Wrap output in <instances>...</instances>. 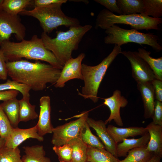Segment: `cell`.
<instances>
[{"mask_svg": "<svg viewBox=\"0 0 162 162\" xmlns=\"http://www.w3.org/2000/svg\"><path fill=\"white\" fill-rule=\"evenodd\" d=\"M8 76L12 80L25 85L34 91H42L48 83L54 85L61 70L38 61L32 62L26 60L6 62Z\"/></svg>", "mask_w": 162, "mask_h": 162, "instance_id": "1", "label": "cell"}, {"mask_svg": "<svg viewBox=\"0 0 162 162\" xmlns=\"http://www.w3.org/2000/svg\"><path fill=\"white\" fill-rule=\"evenodd\" d=\"M0 49L6 58V62L27 59L40 60L60 70L63 66L54 54L46 48L41 38L34 35L29 40L23 39L20 42L4 41Z\"/></svg>", "mask_w": 162, "mask_h": 162, "instance_id": "2", "label": "cell"}, {"mask_svg": "<svg viewBox=\"0 0 162 162\" xmlns=\"http://www.w3.org/2000/svg\"><path fill=\"white\" fill-rule=\"evenodd\" d=\"M92 28L90 25L71 27L66 31H57L56 37L54 38L43 32L41 38L46 48L54 54L63 66L72 58L73 52L78 49L83 37Z\"/></svg>", "mask_w": 162, "mask_h": 162, "instance_id": "3", "label": "cell"}, {"mask_svg": "<svg viewBox=\"0 0 162 162\" xmlns=\"http://www.w3.org/2000/svg\"><path fill=\"white\" fill-rule=\"evenodd\" d=\"M122 52L121 46L115 44L110 53L98 64L91 66L82 64L81 72L84 84L81 93L79 92L80 95L94 103L98 101V94L101 82L110 66Z\"/></svg>", "mask_w": 162, "mask_h": 162, "instance_id": "4", "label": "cell"}, {"mask_svg": "<svg viewBox=\"0 0 162 162\" xmlns=\"http://www.w3.org/2000/svg\"><path fill=\"white\" fill-rule=\"evenodd\" d=\"M162 22L160 17L155 18L141 14L117 15L104 9L99 12L96 17L95 28L106 30L113 25L122 24L130 25L137 30H158L159 25Z\"/></svg>", "mask_w": 162, "mask_h": 162, "instance_id": "5", "label": "cell"}, {"mask_svg": "<svg viewBox=\"0 0 162 162\" xmlns=\"http://www.w3.org/2000/svg\"><path fill=\"white\" fill-rule=\"evenodd\" d=\"M62 4H57L44 7H34L32 10L24 9L20 15L33 17L39 22L43 32L49 34L58 26L70 27L80 25L77 18L66 16L62 11Z\"/></svg>", "mask_w": 162, "mask_h": 162, "instance_id": "6", "label": "cell"}, {"mask_svg": "<svg viewBox=\"0 0 162 162\" xmlns=\"http://www.w3.org/2000/svg\"><path fill=\"white\" fill-rule=\"evenodd\" d=\"M107 35L104 39L106 44H114L121 46L128 43H134L140 45L146 44L152 47L157 52L162 50L158 43L159 37L152 33H145L135 29H125L114 25L106 29Z\"/></svg>", "mask_w": 162, "mask_h": 162, "instance_id": "7", "label": "cell"}, {"mask_svg": "<svg viewBox=\"0 0 162 162\" xmlns=\"http://www.w3.org/2000/svg\"><path fill=\"white\" fill-rule=\"evenodd\" d=\"M88 114V111H84L78 116V119L54 128L52 144L61 146L68 143L74 138H81Z\"/></svg>", "mask_w": 162, "mask_h": 162, "instance_id": "8", "label": "cell"}, {"mask_svg": "<svg viewBox=\"0 0 162 162\" xmlns=\"http://www.w3.org/2000/svg\"><path fill=\"white\" fill-rule=\"evenodd\" d=\"M26 29L18 15L0 12V46L4 41L10 40L12 34L19 41L24 39Z\"/></svg>", "mask_w": 162, "mask_h": 162, "instance_id": "9", "label": "cell"}, {"mask_svg": "<svg viewBox=\"0 0 162 162\" xmlns=\"http://www.w3.org/2000/svg\"><path fill=\"white\" fill-rule=\"evenodd\" d=\"M130 62L132 76L137 83L151 81L156 79L147 62L138 55L137 52L122 51L121 53Z\"/></svg>", "mask_w": 162, "mask_h": 162, "instance_id": "10", "label": "cell"}, {"mask_svg": "<svg viewBox=\"0 0 162 162\" xmlns=\"http://www.w3.org/2000/svg\"><path fill=\"white\" fill-rule=\"evenodd\" d=\"M85 56V54L82 53L75 58H72L64 64L59 77L54 85L55 87L63 88L66 82L72 79L83 80L81 72L82 62Z\"/></svg>", "mask_w": 162, "mask_h": 162, "instance_id": "11", "label": "cell"}, {"mask_svg": "<svg viewBox=\"0 0 162 162\" xmlns=\"http://www.w3.org/2000/svg\"><path fill=\"white\" fill-rule=\"evenodd\" d=\"M128 103L127 100L122 95L121 91L118 89L114 91L111 96L104 99V104L109 108L110 111L109 118L104 122L106 124L113 120L117 125L122 126L124 124L120 115V109L126 107Z\"/></svg>", "mask_w": 162, "mask_h": 162, "instance_id": "12", "label": "cell"}, {"mask_svg": "<svg viewBox=\"0 0 162 162\" xmlns=\"http://www.w3.org/2000/svg\"><path fill=\"white\" fill-rule=\"evenodd\" d=\"M40 111L38 122L36 125L38 132L40 136L51 133L54 127L51 121V107L50 97L43 96L40 99Z\"/></svg>", "mask_w": 162, "mask_h": 162, "instance_id": "13", "label": "cell"}, {"mask_svg": "<svg viewBox=\"0 0 162 162\" xmlns=\"http://www.w3.org/2000/svg\"><path fill=\"white\" fill-rule=\"evenodd\" d=\"M36 139L40 142L43 141L44 138L38 132L35 125L27 129L14 128L9 136L5 140L4 146L11 148H15L26 140Z\"/></svg>", "mask_w": 162, "mask_h": 162, "instance_id": "14", "label": "cell"}, {"mask_svg": "<svg viewBox=\"0 0 162 162\" xmlns=\"http://www.w3.org/2000/svg\"><path fill=\"white\" fill-rule=\"evenodd\" d=\"M87 122L90 127L95 130L99 139L104 145L105 149L118 158L116 152L117 144L108 132L104 122L101 120H95L88 117L87 119Z\"/></svg>", "mask_w": 162, "mask_h": 162, "instance_id": "15", "label": "cell"}, {"mask_svg": "<svg viewBox=\"0 0 162 162\" xmlns=\"http://www.w3.org/2000/svg\"><path fill=\"white\" fill-rule=\"evenodd\" d=\"M137 88L140 92L144 108V117L145 118H152L154 106L155 95L151 81L137 83Z\"/></svg>", "mask_w": 162, "mask_h": 162, "instance_id": "16", "label": "cell"}, {"mask_svg": "<svg viewBox=\"0 0 162 162\" xmlns=\"http://www.w3.org/2000/svg\"><path fill=\"white\" fill-rule=\"evenodd\" d=\"M108 132L117 144L130 137L142 136L148 132L146 128L132 126L127 128H119L112 125L107 127Z\"/></svg>", "mask_w": 162, "mask_h": 162, "instance_id": "17", "label": "cell"}, {"mask_svg": "<svg viewBox=\"0 0 162 162\" xmlns=\"http://www.w3.org/2000/svg\"><path fill=\"white\" fill-rule=\"evenodd\" d=\"M149 135L147 149L154 155L162 157V126L154 124L152 122L146 127Z\"/></svg>", "mask_w": 162, "mask_h": 162, "instance_id": "18", "label": "cell"}, {"mask_svg": "<svg viewBox=\"0 0 162 162\" xmlns=\"http://www.w3.org/2000/svg\"><path fill=\"white\" fill-rule=\"evenodd\" d=\"M149 135L147 133L137 139H125L117 144L116 152L117 157H126L130 150L137 148L147 145L149 140Z\"/></svg>", "mask_w": 162, "mask_h": 162, "instance_id": "19", "label": "cell"}, {"mask_svg": "<svg viewBox=\"0 0 162 162\" xmlns=\"http://www.w3.org/2000/svg\"><path fill=\"white\" fill-rule=\"evenodd\" d=\"M25 154L21 158L23 162H52L45 156L46 152L42 145L23 147Z\"/></svg>", "mask_w": 162, "mask_h": 162, "instance_id": "20", "label": "cell"}, {"mask_svg": "<svg viewBox=\"0 0 162 162\" xmlns=\"http://www.w3.org/2000/svg\"><path fill=\"white\" fill-rule=\"evenodd\" d=\"M13 128L17 127L19 120V104L16 98L4 101L0 104Z\"/></svg>", "mask_w": 162, "mask_h": 162, "instance_id": "21", "label": "cell"}, {"mask_svg": "<svg viewBox=\"0 0 162 162\" xmlns=\"http://www.w3.org/2000/svg\"><path fill=\"white\" fill-rule=\"evenodd\" d=\"M86 161L90 162H118L119 160L105 148L88 146Z\"/></svg>", "mask_w": 162, "mask_h": 162, "instance_id": "22", "label": "cell"}, {"mask_svg": "<svg viewBox=\"0 0 162 162\" xmlns=\"http://www.w3.org/2000/svg\"><path fill=\"white\" fill-rule=\"evenodd\" d=\"M139 56L144 60L152 70L156 79L162 81V57L154 58L151 52L143 48L138 49Z\"/></svg>", "mask_w": 162, "mask_h": 162, "instance_id": "23", "label": "cell"}, {"mask_svg": "<svg viewBox=\"0 0 162 162\" xmlns=\"http://www.w3.org/2000/svg\"><path fill=\"white\" fill-rule=\"evenodd\" d=\"M29 100L30 97H23L19 100L20 122H27L36 119L38 117L35 111V105L31 104Z\"/></svg>", "mask_w": 162, "mask_h": 162, "instance_id": "24", "label": "cell"}, {"mask_svg": "<svg viewBox=\"0 0 162 162\" xmlns=\"http://www.w3.org/2000/svg\"><path fill=\"white\" fill-rule=\"evenodd\" d=\"M72 149V162H85L87 158L88 146L78 137L71 140L68 143Z\"/></svg>", "mask_w": 162, "mask_h": 162, "instance_id": "25", "label": "cell"}, {"mask_svg": "<svg viewBox=\"0 0 162 162\" xmlns=\"http://www.w3.org/2000/svg\"><path fill=\"white\" fill-rule=\"evenodd\" d=\"M116 2L120 11V15L143 13V0H117Z\"/></svg>", "mask_w": 162, "mask_h": 162, "instance_id": "26", "label": "cell"}, {"mask_svg": "<svg viewBox=\"0 0 162 162\" xmlns=\"http://www.w3.org/2000/svg\"><path fill=\"white\" fill-rule=\"evenodd\" d=\"M147 146L130 150L126 158L118 162H147L154 155L147 148Z\"/></svg>", "mask_w": 162, "mask_h": 162, "instance_id": "27", "label": "cell"}, {"mask_svg": "<svg viewBox=\"0 0 162 162\" xmlns=\"http://www.w3.org/2000/svg\"><path fill=\"white\" fill-rule=\"evenodd\" d=\"M33 2L31 0H4L3 10L10 14L18 15Z\"/></svg>", "mask_w": 162, "mask_h": 162, "instance_id": "28", "label": "cell"}, {"mask_svg": "<svg viewBox=\"0 0 162 162\" xmlns=\"http://www.w3.org/2000/svg\"><path fill=\"white\" fill-rule=\"evenodd\" d=\"M144 9L142 14L155 18L162 16V0H143Z\"/></svg>", "mask_w": 162, "mask_h": 162, "instance_id": "29", "label": "cell"}, {"mask_svg": "<svg viewBox=\"0 0 162 162\" xmlns=\"http://www.w3.org/2000/svg\"><path fill=\"white\" fill-rule=\"evenodd\" d=\"M18 147L11 148L4 146L0 149V162H23Z\"/></svg>", "mask_w": 162, "mask_h": 162, "instance_id": "30", "label": "cell"}, {"mask_svg": "<svg viewBox=\"0 0 162 162\" xmlns=\"http://www.w3.org/2000/svg\"><path fill=\"white\" fill-rule=\"evenodd\" d=\"M81 139L82 141L88 146L105 148L104 145L100 141L99 138L92 133L90 127L87 122L85 124L84 130L82 134Z\"/></svg>", "mask_w": 162, "mask_h": 162, "instance_id": "31", "label": "cell"}, {"mask_svg": "<svg viewBox=\"0 0 162 162\" xmlns=\"http://www.w3.org/2000/svg\"><path fill=\"white\" fill-rule=\"evenodd\" d=\"M10 90H16L20 92L23 97H30L31 88L27 86L16 81L8 80L4 83L0 84V91Z\"/></svg>", "mask_w": 162, "mask_h": 162, "instance_id": "32", "label": "cell"}, {"mask_svg": "<svg viewBox=\"0 0 162 162\" xmlns=\"http://www.w3.org/2000/svg\"><path fill=\"white\" fill-rule=\"evenodd\" d=\"M52 149L60 162H72V150L68 143L61 146H54Z\"/></svg>", "mask_w": 162, "mask_h": 162, "instance_id": "33", "label": "cell"}, {"mask_svg": "<svg viewBox=\"0 0 162 162\" xmlns=\"http://www.w3.org/2000/svg\"><path fill=\"white\" fill-rule=\"evenodd\" d=\"M14 128L0 105V136L6 139Z\"/></svg>", "mask_w": 162, "mask_h": 162, "instance_id": "34", "label": "cell"}, {"mask_svg": "<svg viewBox=\"0 0 162 162\" xmlns=\"http://www.w3.org/2000/svg\"><path fill=\"white\" fill-rule=\"evenodd\" d=\"M152 122L155 124L162 126V102L155 100Z\"/></svg>", "mask_w": 162, "mask_h": 162, "instance_id": "35", "label": "cell"}, {"mask_svg": "<svg viewBox=\"0 0 162 162\" xmlns=\"http://www.w3.org/2000/svg\"><path fill=\"white\" fill-rule=\"evenodd\" d=\"M95 2L105 7L112 13L115 12L120 15L121 13L116 0H94Z\"/></svg>", "mask_w": 162, "mask_h": 162, "instance_id": "36", "label": "cell"}, {"mask_svg": "<svg viewBox=\"0 0 162 162\" xmlns=\"http://www.w3.org/2000/svg\"><path fill=\"white\" fill-rule=\"evenodd\" d=\"M67 0H35L33 4L34 7H44L52 5L66 3Z\"/></svg>", "mask_w": 162, "mask_h": 162, "instance_id": "37", "label": "cell"}, {"mask_svg": "<svg viewBox=\"0 0 162 162\" xmlns=\"http://www.w3.org/2000/svg\"><path fill=\"white\" fill-rule=\"evenodd\" d=\"M151 82L153 87L155 100L162 102V81L154 79Z\"/></svg>", "mask_w": 162, "mask_h": 162, "instance_id": "38", "label": "cell"}, {"mask_svg": "<svg viewBox=\"0 0 162 162\" xmlns=\"http://www.w3.org/2000/svg\"><path fill=\"white\" fill-rule=\"evenodd\" d=\"M6 60L3 52L0 49V79L5 80L8 76Z\"/></svg>", "mask_w": 162, "mask_h": 162, "instance_id": "39", "label": "cell"}, {"mask_svg": "<svg viewBox=\"0 0 162 162\" xmlns=\"http://www.w3.org/2000/svg\"><path fill=\"white\" fill-rule=\"evenodd\" d=\"M19 92L15 90L0 91V101H5L16 98Z\"/></svg>", "mask_w": 162, "mask_h": 162, "instance_id": "40", "label": "cell"}, {"mask_svg": "<svg viewBox=\"0 0 162 162\" xmlns=\"http://www.w3.org/2000/svg\"><path fill=\"white\" fill-rule=\"evenodd\" d=\"M161 159L160 157L153 155L147 162H161Z\"/></svg>", "mask_w": 162, "mask_h": 162, "instance_id": "41", "label": "cell"}, {"mask_svg": "<svg viewBox=\"0 0 162 162\" xmlns=\"http://www.w3.org/2000/svg\"><path fill=\"white\" fill-rule=\"evenodd\" d=\"M5 140L0 136V149L4 146Z\"/></svg>", "mask_w": 162, "mask_h": 162, "instance_id": "42", "label": "cell"}, {"mask_svg": "<svg viewBox=\"0 0 162 162\" xmlns=\"http://www.w3.org/2000/svg\"><path fill=\"white\" fill-rule=\"evenodd\" d=\"M4 0H0V12L3 10V4Z\"/></svg>", "mask_w": 162, "mask_h": 162, "instance_id": "43", "label": "cell"}, {"mask_svg": "<svg viewBox=\"0 0 162 162\" xmlns=\"http://www.w3.org/2000/svg\"><path fill=\"white\" fill-rule=\"evenodd\" d=\"M77 1H76V0H70V1H73V2H84V3H86V4H87L88 3V1H87V0H77Z\"/></svg>", "mask_w": 162, "mask_h": 162, "instance_id": "44", "label": "cell"}, {"mask_svg": "<svg viewBox=\"0 0 162 162\" xmlns=\"http://www.w3.org/2000/svg\"><path fill=\"white\" fill-rule=\"evenodd\" d=\"M85 162H90L89 161H85Z\"/></svg>", "mask_w": 162, "mask_h": 162, "instance_id": "45", "label": "cell"}]
</instances>
